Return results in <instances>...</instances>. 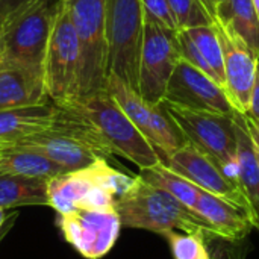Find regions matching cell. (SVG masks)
Wrapping results in <instances>:
<instances>
[{
	"instance_id": "1",
	"label": "cell",
	"mask_w": 259,
	"mask_h": 259,
	"mask_svg": "<svg viewBox=\"0 0 259 259\" xmlns=\"http://www.w3.org/2000/svg\"><path fill=\"white\" fill-rule=\"evenodd\" d=\"M121 226L164 235L168 231L196 234L205 240L219 238L209 223L175 196L134 178L132 185L115 200Z\"/></svg>"
},
{
	"instance_id": "2",
	"label": "cell",
	"mask_w": 259,
	"mask_h": 259,
	"mask_svg": "<svg viewBox=\"0 0 259 259\" xmlns=\"http://www.w3.org/2000/svg\"><path fill=\"white\" fill-rule=\"evenodd\" d=\"M58 6L59 0H23L2 18L0 67H21L42 74Z\"/></svg>"
},
{
	"instance_id": "3",
	"label": "cell",
	"mask_w": 259,
	"mask_h": 259,
	"mask_svg": "<svg viewBox=\"0 0 259 259\" xmlns=\"http://www.w3.org/2000/svg\"><path fill=\"white\" fill-rule=\"evenodd\" d=\"M15 146L44 155L65 171L82 170L97 159H108L112 155L102 135L85 117L70 108L61 106L49 129Z\"/></svg>"
},
{
	"instance_id": "4",
	"label": "cell",
	"mask_w": 259,
	"mask_h": 259,
	"mask_svg": "<svg viewBox=\"0 0 259 259\" xmlns=\"http://www.w3.org/2000/svg\"><path fill=\"white\" fill-rule=\"evenodd\" d=\"M61 108H70L85 117L102 135L112 155L126 158L138 165L140 170L161 162L159 153L131 121L108 90L77 97Z\"/></svg>"
},
{
	"instance_id": "5",
	"label": "cell",
	"mask_w": 259,
	"mask_h": 259,
	"mask_svg": "<svg viewBox=\"0 0 259 259\" xmlns=\"http://www.w3.org/2000/svg\"><path fill=\"white\" fill-rule=\"evenodd\" d=\"M80 50L79 96L106 90L109 77L106 0L68 2Z\"/></svg>"
},
{
	"instance_id": "6",
	"label": "cell",
	"mask_w": 259,
	"mask_h": 259,
	"mask_svg": "<svg viewBox=\"0 0 259 259\" xmlns=\"http://www.w3.org/2000/svg\"><path fill=\"white\" fill-rule=\"evenodd\" d=\"M42 74L47 97L55 105L62 106L77 99L80 50L68 2L59 0L47 46Z\"/></svg>"
},
{
	"instance_id": "7",
	"label": "cell",
	"mask_w": 259,
	"mask_h": 259,
	"mask_svg": "<svg viewBox=\"0 0 259 259\" xmlns=\"http://www.w3.org/2000/svg\"><path fill=\"white\" fill-rule=\"evenodd\" d=\"M144 23L141 0H106L109 74L118 76L137 91Z\"/></svg>"
},
{
	"instance_id": "8",
	"label": "cell",
	"mask_w": 259,
	"mask_h": 259,
	"mask_svg": "<svg viewBox=\"0 0 259 259\" xmlns=\"http://www.w3.org/2000/svg\"><path fill=\"white\" fill-rule=\"evenodd\" d=\"M164 103L185 134L188 143L209 156L229 178L237 181L235 114L190 111L167 102Z\"/></svg>"
},
{
	"instance_id": "9",
	"label": "cell",
	"mask_w": 259,
	"mask_h": 259,
	"mask_svg": "<svg viewBox=\"0 0 259 259\" xmlns=\"http://www.w3.org/2000/svg\"><path fill=\"white\" fill-rule=\"evenodd\" d=\"M178 30L146 20L140 56L138 93L150 105L164 100L168 80L181 61Z\"/></svg>"
},
{
	"instance_id": "10",
	"label": "cell",
	"mask_w": 259,
	"mask_h": 259,
	"mask_svg": "<svg viewBox=\"0 0 259 259\" xmlns=\"http://www.w3.org/2000/svg\"><path fill=\"white\" fill-rule=\"evenodd\" d=\"M134 178L112 168L106 159H97L90 167L67 171L49 179L47 199L58 215L82 208L88 196L97 188H108L117 199L132 185Z\"/></svg>"
},
{
	"instance_id": "11",
	"label": "cell",
	"mask_w": 259,
	"mask_h": 259,
	"mask_svg": "<svg viewBox=\"0 0 259 259\" xmlns=\"http://www.w3.org/2000/svg\"><path fill=\"white\" fill-rule=\"evenodd\" d=\"M58 226L65 241L87 259L106 256L115 246L123 228L115 208H77L61 214Z\"/></svg>"
},
{
	"instance_id": "12",
	"label": "cell",
	"mask_w": 259,
	"mask_h": 259,
	"mask_svg": "<svg viewBox=\"0 0 259 259\" xmlns=\"http://www.w3.org/2000/svg\"><path fill=\"white\" fill-rule=\"evenodd\" d=\"M164 102L190 109L219 114L238 112L228 91L202 70L181 59L168 80Z\"/></svg>"
},
{
	"instance_id": "13",
	"label": "cell",
	"mask_w": 259,
	"mask_h": 259,
	"mask_svg": "<svg viewBox=\"0 0 259 259\" xmlns=\"http://www.w3.org/2000/svg\"><path fill=\"white\" fill-rule=\"evenodd\" d=\"M162 164L199 188L234 203L247 214V202L240 184L229 178L209 156H206L191 143H187L170 156H165Z\"/></svg>"
},
{
	"instance_id": "14",
	"label": "cell",
	"mask_w": 259,
	"mask_h": 259,
	"mask_svg": "<svg viewBox=\"0 0 259 259\" xmlns=\"http://www.w3.org/2000/svg\"><path fill=\"white\" fill-rule=\"evenodd\" d=\"M214 26L223 50L226 91L237 111L247 114L259 58L223 20L217 18Z\"/></svg>"
},
{
	"instance_id": "15",
	"label": "cell",
	"mask_w": 259,
	"mask_h": 259,
	"mask_svg": "<svg viewBox=\"0 0 259 259\" xmlns=\"http://www.w3.org/2000/svg\"><path fill=\"white\" fill-rule=\"evenodd\" d=\"M194 211L205 219L217 237L225 241H241L253 229L249 215L234 203L200 190Z\"/></svg>"
},
{
	"instance_id": "16",
	"label": "cell",
	"mask_w": 259,
	"mask_h": 259,
	"mask_svg": "<svg viewBox=\"0 0 259 259\" xmlns=\"http://www.w3.org/2000/svg\"><path fill=\"white\" fill-rule=\"evenodd\" d=\"M59 106L52 100L39 105L0 111V149L18 144L20 141L49 129Z\"/></svg>"
},
{
	"instance_id": "17",
	"label": "cell",
	"mask_w": 259,
	"mask_h": 259,
	"mask_svg": "<svg viewBox=\"0 0 259 259\" xmlns=\"http://www.w3.org/2000/svg\"><path fill=\"white\" fill-rule=\"evenodd\" d=\"M237 124V181L247 202V215L259 232V158L255 143L241 112H235Z\"/></svg>"
},
{
	"instance_id": "18",
	"label": "cell",
	"mask_w": 259,
	"mask_h": 259,
	"mask_svg": "<svg viewBox=\"0 0 259 259\" xmlns=\"http://www.w3.org/2000/svg\"><path fill=\"white\" fill-rule=\"evenodd\" d=\"M44 76L21 67H0V111L47 102Z\"/></svg>"
},
{
	"instance_id": "19",
	"label": "cell",
	"mask_w": 259,
	"mask_h": 259,
	"mask_svg": "<svg viewBox=\"0 0 259 259\" xmlns=\"http://www.w3.org/2000/svg\"><path fill=\"white\" fill-rule=\"evenodd\" d=\"M62 173L67 171L35 150L18 146L0 149V175L50 179Z\"/></svg>"
},
{
	"instance_id": "20",
	"label": "cell",
	"mask_w": 259,
	"mask_h": 259,
	"mask_svg": "<svg viewBox=\"0 0 259 259\" xmlns=\"http://www.w3.org/2000/svg\"><path fill=\"white\" fill-rule=\"evenodd\" d=\"M47 178L0 175V208L49 205Z\"/></svg>"
},
{
	"instance_id": "21",
	"label": "cell",
	"mask_w": 259,
	"mask_h": 259,
	"mask_svg": "<svg viewBox=\"0 0 259 259\" xmlns=\"http://www.w3.org/2000/svg\"><path fill=\"white\" fill-rule=\"evenodd\" d=\"M259 58V15L252 0H229L219 15Z\"/></svg>"
},
{
	"instance_id": "22",
	"label": "cell",
	"mask_w": 259,
	"mask_h": 259,
	"mask_svg": "<svg viewBox=\"0 0 259 259\" xmlns=\"http://www.w3.org/2000/svg\"><path fill=\"white\" fill-rule=\"evenodd\" d=\"M138 176L144 179L146 182H149L150 185L161 188L167 191L168 194L175 196L178 200H181L184 205H187L188 208L194 211V205L197 202V197L202 188H199L197 185H194L184 176L178 175L176 171L168 168L165 164L159 162L153 167L143 168L140 170Z\"/></svg>"
},
{
	"instance_id": "23",
	"label": "cell",
	"mask_w": 259,
	"mask_h": 259,
	"mask_svg": "<svg viewBox=\"0 0 259 259\" xmlns=\"http://www.w3.org/2000/svg\"><path fill=\"white\" fill-rule=\"evenodd\" d=\"M190 38L197 46L199 52L202 53L203 59L206 61L208 67L211 68L212 77L226 88V77H225V61H223V50L220 44L219 33L214 24L208 26H196L190 29H184Z\"/></svg>"
},
{
	"instance_id": "24",
	"label": "cell",
	"mask_w": 259,
	"mask_h": 259,
	"mask_svg": "<svg viewBox=\"0 0 259 259\" xmlns=\"http://www.w3.org/2000/svg\"><path fill=\"white\" fill-rule=\"evenodd\" d=\"M178 29L208 26L217 21L212 0H167Z\"/></svg>"
},
{
	"instance_id": "25",
	"label": "cell",
	"mask_w": 259,
	"mask_h": 259,
	"mask_svg": "<svg viewBox=\"0 0 259 259\" xmlns=\"http://www.w3.org/2000/svg\"><path fill=\"white\" fill-rule=\"evenodd\" d=\"M173 259H211L205 244V238L196 234H179L168 231L164 234Z\"/></svg>"
},
{
	"instance_id": "26",
	"label": "cell",
	"mask_w": 259,
	"mask_h": 259,
	"mask_svg": "<svg viewBox=\"0 0 259 259\" xmlns=\"http://www.w3.org/2000/svg\"><path fill=\"white\" fill-rule=\"evenodd\" d=\"M249 115H252L253 118H256L259 121V62L258 68H256V79H255V85L252 90V97H250V106H249Z\"/></svg>"
},
{
	"instance_id": "27",
	"label": "cell",
	"mask_w": 259,
	"mask_h": 259,
	"mask_svg": "<svg viewBox=\"0 0 259 259\" xmlns=\"http://www.w3.org/2000/svg\"><path fill=\"white\" fill-rule=\"evenodd\" d=\"M243 118H244V123H246V127L255 143V147H256V152H258L259 158V121L256 118H253L252 115L249 114H243Z\"/></svg>"
},
{
	"instance_id": "28",
	"label": "cell",
	"mask_w": 259,
	"mask_h": 259,
	"mask_svg": "<svg viewBox=\"0 0 259 259\" xmlns=\"http://www.w3.org/2000/svg\"><path fill=\"white\" fill-rule=\"evenodd\" d=\"M23 0H0V17L3 18L8 12H11L15 6H18Z\"/></svg>"
},
{
	"instance_id": "29",
	"label": "cell",
	"mask_w": 259,
	"mask_h": 259,
	"mask_svg": "<svg viewBox=\"0 0 259 259\" xmlns=\"http://www.w3.org/2000/svg\"><path fill=\"white\" fill-rule=\"evenodd\" d=\"M17 217H18V212H12V214H11V217L8 219V222L5 223V226L0 229V243H2V240L6 237V234L12 229V226H14V223H15Z\"/></svg>"
},
{
	"instance_id": "30",
	"label": "cell",
	"mask_w": 259,
	"mask_h": 259,
	"mask_svg": "<svg viewBox=\"0 0 259 259\" xmlns=\"http://www.w3.org/2000/svg\"><path fill=\"white\" fill-rule=\"evenodd\" d=\"M212 3H214V6H215V11H217V18H219V15L228 8V5H229V0H212Z\"/></svg>"
},
{
	"instance_id": "31",
	"label": "cell",
	"mask_w": 259,
	"mask_h": 259,
	"mask_svg": "<svg viewBox=\"0 0 259 259\" xmlns=\"http://www.w3.org/2000/svg\"><path fill=\"white\" fill-rule=\"evenodd\" d=\"M6 211H8V209L0 208V229L5 226V223L8 222V219H9V217H11V214H12V212H11V214H8Z\"/></svg>"
},
{
	"instance_id": "32",
	"label": "cell",
	"mask_w": 259,
	"mask_h": 259,
	"mask_svg": "<svg viewBox=\"0 0 259 259\" xmlns=\"http://www.w3.org/2000/svg\"><path fill=\"white\" fill-rule=\"evenodd\" d=\"M253 2V5H255V8H256V12H258L259 15V0H252Z\"/></svg>"
},
{
	"instance_id": "33",
	"label": "cell",
	"mask_w": 259,
	"mask_h": 259,
	"mask_svg": "<svg viewBox=\"0 0 259 259\" xmlns=\"http://www.w3.org/2000/svg\"><path fill=\"white\" fill-rule=\"evenodd\" d=\"M61 2H71V0H61Z\"/></svg>"
},
{
	"instance_id": "34",
	"label": "cell",
	"mask_w": 259,
	"mask_h": 259,
	"mask_svg": "<svg viewBox=\"0 0 259 259\" xmlns=\"http://www.w3.org/2000/svg\"><path fill=\"white\" fill-rule=\"evenodd\" d=\"M0 23H2V17H0Z\"/></svg>"
}]
</instances>
